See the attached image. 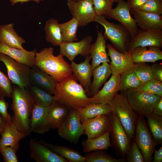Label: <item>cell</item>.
Masks as SVG:
<instances>
[{
    "instance_id": "obj_12",
    "label": "cell",
    "mask_w": 162,
    "mask_h": 162,
    "mask_svg": "<svg viewBox=\"0 0 162 162\" xmlns=\"http://www.w3.org/2000/svg\"><path fill=\"white\" fill-rule=\"evenodd\" d=\"M66 0L71 14L77 20L79 26L83 27L94 22L96 15L92 0H80L77 2Z\"/></svg>"
},
{
    "instance_id": "obj_5",
    "label": "cell",
    "mask_w": 162,
    "mask_h": 162,
    "mask_svg": "<svg viewBox=\"0 0 162 162\" xmlns=\"http://www.w3.org/2000/svg\"><path fill=\"white\" fill-rule=\"evenodd\" d=\"M94 22L104 27V36L106 40L110 41L114 48L119 52H128L126 47L131 37L128 31L123 26L108 21L104 16L96 15Z\"/></svg>"
},
{
    "instance_id": "obj_7",
    "label": "cell",
    "mask_w": 162,
    "mask_h": 162,
    "mask_svg": "<svg viewBox=\"0 0 162 162\" xmlns=\"http://www.w3.org/2000/svg\"><path fill=\"white\" fill-rule=\"evenodd\" d=\"M143 155L144 162H151L157 145L148 130L144 117L138 115L134 138Z\"/></svg>"
},
{
    "instance_id": "obj_46",
    "label": "cell",
    "mask_w": 162,
    "mask_h": 162,
    "mask_svg": "<svg viewBox=\"0 0 162 162\" xmlns=\"http://www.w3.org/2000/svg\"><path fill=\"white\" fill-rule=\"evenodd\" d=\"M9 107L8 103L4 98L0 99V115L4 118L7 123H12L11 117L8 112Z\"/></svg>"
},
{
    "instance_id": "obj_14",
    "label": "cell",
    "mask_w": 162,
    "mask_h": 162,
    "mask_svg": "<svg viewBox=\"0 0 162 162\" xmlns=\"http://www.w3.org/2000/svg\"><path fill=\"white\" fill-rule=\"evenodd\" d=\"M93 40L92 37L89 35L77 42L63 41L58 45L59 53L71 62L74 61L78 55L86 57L90 55V49Z\"/></svg>"
},
{
    "instance_id": "obj_37",
    "label": "cell",
    "mask_w": 162,
    "mask_h": 162,
    "mask_svg": "<svg viewBox=\"0 0 162 162\" xmlns=\"http://www.w3.org/2000/svg\"><path fill=\"white\" fill-rule=\"evenodd\" d=\"M141 83L132 69L126 70L120 75L119 91L136 89Z\"/></svg>"
},
{
    "instance_id": "obj_48",
    "label": "cell",
    "mask_w": 162,
    "mask_h": 162,
    "mask_svg": "<svg viewBox=\"0 0 162 162\" xmlns=\"http://www.w3.org/2000/svg\"><path fill=\"white\" fill-rule=\"evenodd\" d=\"M148 0H128L127 3L130 9H137L145 4Z\"/></svg>"
},
{
    "instance_id": "obj_33",
    "label": "cell",
    "mask_w": 162,
    "mask_h": 162,
    "mask_svg": "<svg viewBox=\"0 0 162 162\" xmlns=\"http://www.w3.org/2000/svg\"><path fill=\"white\" fill-rule=\"evenodd\" d=\"M60 24L57 20L52 18L46 21L44 28L46 40L55 46L63 42Z\"/></svg>"
},
{
    "instance_id": "obj_29",
    "label": "cell",
    "mask_w": 162,
    "mask_h": 162,
    "mask_svg": "<svg viewBox=\"0 0 162 162\" xmlns=\"http://www.w3.org/2000/svg\"><path fill=\"white\" fill-rule=\"evenodd\" d=\"M112 74L109 64L108 62L102 63L92 70L93 79L90 86L91 97L98 93L100 87Z\"/></svg>"
},
{
    "instance_id": "obj_53",
    "label": "cell",
    "mask_w": 162,
    "mask_h": 162,
    "mask_svg": "<svg viewBox=\"0 0 162 162\" xmlns=\"http://www.w3.org/2000/svg\"><path fill=\"white\" fill-rule=\"evenodd\" d=\"M4 127H5L0 128V134H1V133L4 130Z\"/></svg>"
},
{
    "instance_id": "obj_9",
    "label": "cell",
    "mask_w": 162,
    "mask_h": 162,
    "mask_svg": "<svg viewBox=\"0 0 162 162\" xmlns=\"http://www.w3.org/2000/svg\"><path fill=\"white\" fill-rule=\"evenodd\" d=\"M0 61L5 65L11 83L23 88L29 86L30 68L2 53H0Z\"/></svg>"
},
{
    "instance_id": "obj_6",
    "label": "cell",
    "mask_w": 162,
    "mask_h": 162,
    "mask_svg": "<svg viewBox=\"0 0 162 162\" xmlns=\"http://www.w3.org/2000/svg\"><path fill=\"white\" fill-rule=\"evenodd\" d=\"M124 92L133 110L137 115L145 117L152 113L154 107L162 98L136 89L128 90Z\"/></svg>"
},
{
    "instance_id": "obj_40",
    "label": "cell",
    "mask_w": 162,
    "mask_h": 162,
    "mask_svg": "<svg viewBox=\"0 0 162 162\" xmlns=\"http://www.w3.org/2000/svg\"><path fill=\"white\" fill-rule=\"evenodd\" d=\"M136 89L162 97V82L154 79L142 83Z\"/></svg>"
},
{
    "instance_id": "obj_22",
    "label": "cell",
    "mask_w": 162,
    "mask_h": 162,
    "mask_svg": "<svg viewBox=\"0 0 162 162\" xmlns=\"http://www.w3.org/2000/svg\"><path fill=\"white\" fill-rule=\"evenodd\" d=\"M138 27L141 29H157L162 30L161 15L146 12L136 9H130Z\"/></svg>"
},
{
    "instance_id": "obj_51",
    "label": "cell",
    "mask_w": 162,
    "mask_h": 162,
    "mask_svg": "<svg viewBox=\"0 0 162 162\" xmlns=\"http://www.w3.org/2000/svg\"><path fill=\"white\" fill-rule=\"evenodd\" d=\"M44 0H10V2L11 5L14 6V4L18 2H20L23 4L24 2H26L29 1H34L37 3H39L40 2L43 1Z\"/></svg>"
},
{
    "instance_id": "obj_34",
    "label": "cell",
    "mask_w": 162,
    "mask_h": 162,
    "mask_svg": "<svg viewBox=\"0 0 162 162\" xmlns=\"http://www.w3.org/2000/svg\"><path fill=\"white\" fill-rule=\"evenodd\" d=\"M26 89L35 104L47 106L52 104L55 101L54 95L36 86L30 84Z\"/></svg>"
},
{
    "instance_id": "obj_32",
    "label": "cell",
    "mask_w": 162,
    "mask_h": 162,
    "mask_svg": "<svg viewBox=\"0 0 162 162\" xmlns=\"http://www.w3.org/2000/svg\"><path fill=\"white\" fill-rule=\"evenodd\" d=\"M69 162H86L85 156L79 152L67 146L55 145L42 141L39 142Z\"/></svg>"
},
{
    "instance_id": "obj_11",
    "label": "cell",
    "mask_w": 162,
    "mask_h": 162,
    "mask_svg": "<svg viewBox=\"0 0 162 162\" xmlns=\"http://www.w3.org/2000/svg\"><path fill=\"white\" fill-rule=\"evenodd\" d=\"M153 46L162 47V30L145 29L138 30L135 35L131 38L126 49L131 54L132 51L139 46Z\"/></svg>"
},
{
    "instance_id": "obj_42",
    "label": "cell",
    "mask_w": 162,
    "mask_h": 162,
    "mask_svg": "<svg viewBox=\"0 0 162 162\" xmlns=\"http://www.w3.org/2000/svg\"><path fill=\"white\" fill-rule=\"evenodd\" d=\"M12 87L8 77L0 70V99L11 97Z\"/></svg>"
},
{
    "instance_id": "obj_45",
    "label": "cell",
    "mask_w": 162,
    "mask_h": 162,
    "mask_svg": "<svg viewBox=\"0 0 162 162\" xmlns=\"http://www.w3.org/2000/svg\"><path fill=\"white\" fill-rule=\"evenodd\" d=\"M18 150L14 148L7 146L0 147V153L4 162H18L17 155Z\"/></svg>"
},
{
    "instance_id": "obj_17",
    "label": "cell",
    "mask_w": 162,
    "mask_h": 162,
    "mask_svg": "<svg viewBox=\"0 0 162 162\" xmlns=\"http://www.w3.org/2000/svg\"><path fill=\"white\" fill-rule=\"evenodd\" d=\"M29 146L30 157L36 162H68L64 158L32 137Z\"/></svg>"
},
{
    "instance_id": "obj_41",
    "label": "cell",
    "mask_w": 162,
    "mask_h": 162,
    "mask_svg": "<svg viewBox=\"0 0 162 162\" xmlns=\"http://www.w3.org/2000/svg\"><path fill=\"white\" fill-rule=\"evenodd\" d=\"M125 158L128 162H144L142 153L134 139Z\"/></svg>"
},
{
    "instance_id": "obj_27",
    "label": "cell",
    "mask_w": 162,
    "mask_h": 162,
    "mask_svg": "<svg viewBox=\"0 0 162 162\" xmlns=\"http://www.w3.org/2000/svg\"><path fill=\"white\" fill-rule=\"evenodd\" d=\"M14 26L13 23L0 25V42L10 47L24 49L22 45L26 41L17 34Z\"/></svg>"
},
{
    "instance_id": "obj_19",
    "label": "cell",
    "mask_w": 162,
    "mask_h": 162,
    "mask_svg": "<svg viewBox=\"0 0 162 162\" xmlns=\"http://www.w3.org/2000/svg\"><path fill=\"white\" fill-rule=\"evenodd\" d=\"M85 57L84 61L80 63L71 62L70 66L72 74L83 87L87 96H90L91 78L92 76L91 64L89 63L91 58L90 55Z\"/></svg>"
},
{
    "instance_id": "obj_16",
    "label": "cell",
    "mask_w": 162,
    "mask_h": 162,
    "mask_svg": "<svg viewBox=\"0 0 162 162\" xmlns=\"http://www.w3.org/2000/svg\"><path fill=\"white\" fill-rule=\"evenodd\" d=\"M82 124L84 128L83 134L87 135L88 139L98 137L110 129L109 117L107 115L85 120Z\"/></svg>"
},
{
    "instance_id": "obj_15",
    "label": "cell",
    "mask_w": 162,
    "mask_h": 162,
    "mask_svg": "<svg viewBox=\"0 0 162 162\" xmlns=\"http://www.w3.org/2000/svg\"><path fill=\"white\" fill-rule=\"evenodd\" d=\"M106 47L111 59L109 64L112 75H121L124 71L133 68L135 63L131 54L119 52L110 44L106 45Z\"/></svg>"
},
{
    "instance_id": "obj_2",
    "label": "cell",
    "mask_w": 162,
    "mask_h": 162,
    "mask_svg": "<svg viewBox=\"0 0 162 162\" xmlns=\"http://www.w3.org/2000/svg\"><path fill=\"white\" fill-rule=\"evenodd\" d=\"M53 95L55 100L70 109L82 108L91 104L90 97L73 74L60 82H56Z\"/></svg>"
},
{
    "instance_id": "obj_44",
    "label": "cell",
    "mask_w": 162,
    "mask_h": 162,
    "mask_svg": "<svg viewBox=\"0 0 162 162\" xmlns=\"http://www.w3.org/2000/svg\"><path fill=\"white\" fill-rule=\"evenodd\" d=\"M96 15L104 16L112 8L113 2L111 0H92Z\"/></svg>"
},
{
    "instance_id": "obj_31",
    "label": "cell",
    "mask_w": 162,
    "mask_h": 162,
    "mask_svg": "<svg viewBox=\"0 0 162 162\" xmlns=\"http://www.w3.org/2000/svg\"><path fill=\"white\" fill-rule=\"evenodd\" d=\"M82 151L87 153L97 150H106L112 146L110 138V131L93 139H88L82 143Z\"/></svg>"
},
{
    "instance_id": "obj_10",
    "label": "cell",
    "mask_w": 162,
    "mask_h": 162,
    "mask_svg": "<svg viewBox=\"0 0 162 162\" xmlns=\"http://www.w3.org/2000/svg\"><path fill=\"white\" fill-rule=\"evenodd\" d=\"M84 130L79 112L76 109H71L67 119L58 129V132L62 138L76 144L83 134Z\"/></svg>"
},
{
    "instance_id": "obj_38",
    "label": "cell",
    "mask_w": 162,
    "mask_h": 162,
    "mask_svg": "<svg viewBox=\"0 0 162 162\" xmlns=\"http://www.w3.org/2000/svg\"><path fill=\"white\" fill-rule=\"evenodd\" d=\"M86 162H124L125 158L116 159L105 150H97L87 153L85 156Z\"/></svg>"
},
{
    "instance_id": "obj_26",
    "label": "cell",
    "mask_w": 162,
    "mask_h": 162,
    "mask_svg": "<svg viewBox=\"0 0 162 162\" xmlns=\"http://www.w3.org/2000/svg\"><path fill=\"white\" fill-rule=\"evenodd\" d=\"M70 109L55 100L51 105L48 116L47 123L50 129H58L67 118Z\"/></svg>"
},
{
    "instance_id": "obj_35",
    "label": "cell",
    "mask_w": 162,
    "mask_h": 162,
    "mask_svg": "<svg viewBox=\"0 0 162 162\" xmlns=\"http://www.w3.org/2000/svg\"><path fill=\"white\" fill-rule=\"evenodd\" d=\"M151 134L157 145L162 144V117L152 113L146 117Z\"/></svg>"
},
{
    "instance_id": "obj_25",
    "label": "cell",
    "mask_w": 162,
    "mask_h": 162,
    "mask_svg": "<svg viewBox=\"0 0 162 162\" xmlns=\"http://www.w3.org/2000/svg\"><path fill=\"white\" fill-rule=\"evenodd\" d=\"M159 47L153 46H139L131 54L134 63L152 62L162 59V52Z\"/></svg>"
},
{
    "instance_id": "obj_1",
    "label": "cell",
    "mask_w": 162,
    "mask_h": 162,
    "mask_svg": "<svg viewBox=\"0 0 162 162\" xmlns=\"http://www.w3.org/2000/svg\"><path fill=\"white\" fill-rule=\"evenodd\" d=\"M12 87L11 107L14 114L11 117L12 122L26 136L29 135L32 132L29 119L35 103L26 88L16 85Z\"/></svg>"
},
{
    "instance_id": "obj_30",
    "label": "cell",
    "mask_w": 162,
    "mask_h": 162,
    "mask_svg": "<svg viewBox=\"0 0 162 162\" xmlns=\"http://www.w3.org/2000/svg\"><path fill=\"white\" fill-rule=\"evenodd\" d=\"M76 110L80 114L82 124L85 120L103 115H109L112 113V108L109 104L100 103L90 104Z\"/></svg>"
},
{
    "instance_id": "obj_24",
    "label": "cell",
    "mask_w": 162,
    "mask_h": 162,
    "mask_svg": "<svg viewBox=\"0 0 162 162\" xmlns=\"http://www.w3.org/2000/svg\"><path fill=\"white\" fill-rule=\"evenodd\" d=\"M36 52L35 50L28 51L25 49L10 47L0 42V53L5 54L30 68L34 66Z\"/></svg>"
},
{
    "instance_id": "obj_36",
    "label": "cell",
    "mask_w": 162,
    "mask_h": 162,
    "mask_svg": "<svg viewBox=\"0 0 162 162\" xmlns=\"http://www.w3.org/2000/svg\"><path fill=\"white\" fill-rule=\"evenodd\" d=\"M63 42H70L78 41L76 35L79 24L73 17L69 21L60 24Z\"/></svg>"
},
{
    "instance_id": "obj_43",
    "label": "cell",
    "mask_w": 162,
    "mask_h": 162,
    "mask_svg": "<svg viewBox=\"0 0 162 162\" xmlns=\"http://www.w3.org/2000/svg\"><path fill=\"white\" fill-rule=\"evenodd\" d=\"M137 9L140 11L158 15L162 14V0H148Z\"/></svg>"
},
{
    "instance_id": "obj_39",
    "label": "cell",
    "mask_w": 162,
    "mask_h": 162,
    "mask_svg": "<svg viewBox=\"0 0 162 162\" xmlns=\"http://www.w3.org/2000/svg\"><path fill=\"white\" fill-rule=\"evenodd\" d=\"M132 69L141 83L154 79L151 66L146 62L135 63Z\"/></svg>"
},
{
    "instance_id": "obj_52",
    "label": "cell",
    "mask_w": 162,
    "mask_h": 162,
    "mask_svg": "<svg viewBox=\"0 0 162 162\" xmlns=\"http://www.w3.org/2000/svg\"><path fill=\"white\" fill-rule=\"evenodd\" d=\"M7 124L6 121L0 115V128L5 127Z\"/></svg>"
},
{
    "instance_id": "obj_54",
    "label": "cell",
    "mask_w": 162,
    "mask_h": 162,
    "mask_svg": "<svg viewBox=\"0 0 162 162\" xmlns=\"http://www.w3.org/2000/svg\"><path fill=\"white\" fill-rule=\"evenodd\" d=\"M120 0H111V1L113 2H118Z\"/></svg>"
},
{
    "instance_id": "obj_21",
    "label": "cell",
    "mask_w": 162,
    "mask_h": 162,
    "mask_svg": "<svg viewBox=\"0 0 162 162\" xmlns=\"http://www.w3.org/2000/svg\"><path fill=\"white\" fill-rule=\"evenodd\" d=\"M97 27V38L95 42L92 44L90 49L92 70L101 63L110 62L106 51V40L103 34L102 29L100 32L98 26Z\"/></svg>"
},
{
    "instance_id": "obj_18",
    "label": "cell",
    "mask_w": 162,
    "mask_h": 162,
    "mask_svg": "<svg viewBox=\"0 0 162 162\" xmlns=\"http://www.w3.org/2000/svg\"><path fill=\"white\" fill-rule=\"evenodd\" d=\"M120 75H112L102 88L90 97L91 104H109L119 91Z\"/></svg>"
},
{
    "instance_id": "obj_28",
    "label": "cell",
    "mask_w": 162,
    "mask_h": 162,
    "mask_svg": "<svg viewBox=\"0 0 162 162\" xmlns=\"http://www.w3.org/2000/svg\"><path fill=\"white\" fill-rule=\"evenodd\" d=\"M1 135L0 147L10 146L17 150L19 148L20 141L27 136L12 122L10 124L7 123Z\"/></svg>"
},
{
    "instance_id": "obj_4",
    "label": "cell",
    "mask_w": 162,
    "mask_h": 162,
    "mask_svg": "<svg viewBox=\"0 0 162 162\" xmlns=\"http://www.w3.org/2000/svg\"><path fill=\"white\" fill-rule=\"evenodd\" d=\"M109 105L130 139H134L138 115L129 104L124 92L118 94Z\"/></svg>"
},
{
    "instance_id": "obj_23",
    "label": "cell",
    "mask_w": 162,
    "mask_h": 162,
    "mask_svg": "<svg viewBox=\"0 0 162 162\" xmlns=\"http://www.w3.org/2000/svg\"><path fill=\"white\" fill-rule=\"evenodd\" d=\"M29 82L30 84L53 94L56 82L51 76L40 69L34 66L31 68Z\"/></svg>"
},
{
    "instance_id": "obj_20",
    "label": "cell",
    "mask_w": 162,
    "mask_h": 162,
    "mask_svg": "<svg viewBox=\"0 0 162 162\" xmlns=\"http://www.w3.org/2000/svg\"><path fill=\"white\" fill-rule=\"evenodd\" d=\"M51 105L43 106L35 104L29 119L32 132L42 134L50 129L48 124L47 118Z\"/></svg>"
},
{
    "instance_id": "obj_8",
    "label": "cell",
    "mask_w": 162,
    "mask_h": 162,
    "mask_svg": "<svg viewBox=\"0 0 162 162\" xmlns=\"http://www.w3.org/2000/svg\"><path fill=\"white\" fill-rule=\"evenodd\" d=\"M109 116L110 123V137L112 147L117 156L125 158L132 140L129 137L118 118L112 113Z\"/></svg>"
},
{
    "instance_id": "obj_3",
    "label": "cell",
    "mask_w": 162,
    "mask_h": 162,
    "mask_svg": "<svg viewBox=\"0 0 162 162\" xmlns=\"http://www.w3.org/2000/svg\"><path fill=\"white\" fill-rule=\"evenodd\" d=\"M54 49L51 47L45 48L36 52L34 66L46 72L57 82H60L72 74L70 64L59 54L53 55Z\"/></svg>"
},
{
    "instance_id": "obj_55",
    "label": "cell",
    "mask_w": 162,
    "mask_h": 162,
    "mask_svg": "<svg viewBox=\"0 0 162 162\" xmlns=\"http://www.w3.org/2000/svg\"><path fill=\"white\" fill-rule=\"evenodd\" d=\"M73 1H75V2H77V1H79L80 0H73Z\"/></svg>"
},
{
    "instance_id": "obj_49",
    "label": "cell",
    "mask_w": 162,
    "mask_h": 162,
    "mask_svg": "<svg viewBox=\"0 0 162 162\" xmlns=\"http://www.w3.org/2000/svg\"><path fill=\"white\" fill-rule=\"evenodd\" d=\"M154 155L152 162H162V147L160 148L158 150H154Z\"/></svg>"
},
{
    "instance_id": "obj_13",
    "label": "cell",
    "mask_w": 162,
    "mask_h": 162,
    "mask_svg": "<svg viewBox=\"0 0 162 162\" xmlns=\"http://www.w3.org/2000/svg\"><path fill=\"white\" fill-rule=\"evenodd\" d=\"M130 9L126 2L120 0L116 7L112 8L105 16L119 22L128 30L132 38L135 35L138 29L135 20L131 15Z\"/></svg>"
},
{
    "instance_id": "obj_47",
    "label": "cell",
    "mask_w": 162,
    "mask_h": 162,
    "mask_svg": "<svg viewBox=\"0 0 162 162\" xmlns=\"http://www.w3.org/2000/svg\"><path fill=\"white\" fill-rule=\"evenodd\" d=\"M151 66L154 78L162 82V64L158 63H154Z\"/></svg>"
},
{
    "instance_id": "obj_50",
    "label": "cell",
    "mask_w": 162,
    "mask_h": 162,
    "mask_svg": "<svg viewBox=\"0 0 162 162\" xmlns=\"http://www.w3.org/2000/svg\"><path fill=\"white\" fill-rule=\"evenodd\" d=\"M152 113L162 117V98L154 107Z\"/></svg>"
}]
</instances>
